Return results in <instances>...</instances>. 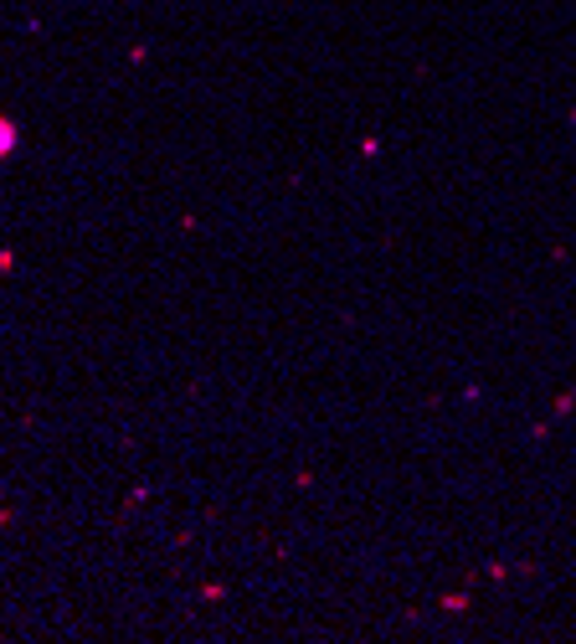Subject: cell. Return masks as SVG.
Returning <instances> with one entry per match:
<instances>
[{
    "instance_id": "6da1fadb",
    "label": "cell",
    "mask_w": 576,
    "mask_h": 644,
    "mask_svg": "<svg viewBox=\"0 0 576 644\" xmlns=\"http://www.w3.org/2000/svg\"><path fill=\"white\" fill-rule=\"evenodd\" d=\"M11 150H16V125L0 114V155H11Z\"/></svg>"
}]
</instances>
